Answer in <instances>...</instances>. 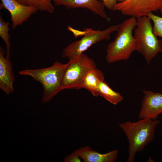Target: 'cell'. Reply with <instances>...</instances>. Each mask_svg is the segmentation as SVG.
<instances>
[{"label":"cell","instance_id":"9c48e42d","mask_svg":"<svg viewBox=\"0 0 162 162\" xmlns=\"http://www.w3.org/2000/svg\"><path fill=\"white\" fill-rule=\"evenodd\" d=\"M144 97L138 115L139 119H156L162 113V93L143 90Z\"/></svg>","mask_w":162,"mask_h":162},{"label":"cell","instance_id":"8992f818","mask_svg":"<svg viewBox=\"0 0 162 162\" xmlns=\"http://www.w3.org/2000/svg\"><path fill=\"white\" fill-rule=\"evenodd\" d=\"M95 68L96 65L94 60L84 53L77 58L69 60L62 78V90L82 88L87 74Z\"/></svg>","mask_w":162,"mask_h":162},{"label":"cell","instance_id":"5b68a950","mask_svg":"<svg viewBox=\"0 0 162 162\" xmlns=\"http://www.w3.org/2000/svg\"><path fill=\"white\" fill-rule=\"evenodd\" d=\"M134 32L136 41V50L149 64L159 52H162V41L153 33L151 20L146 16L136 18Z\"/></svg>","mask_w":162,"mask_h":162},{"label":"cell","instance_id":"30bf717a","mask_svg":"<svg viewBox=\"0 0 162 162\" xmlns=\"http://www.w3.org/2000/svg\"><path fill=\"white\" fill-rule=\"evenodd\" d=\"M15 80L10 55H5L4 50L0 47V88L8 95L14 91Z\"/></svg>","mask_w":162,"mask_h":162},{"label":"cell","instance_id":"5bb4252c","mask_svg":"<svg viewBox=\"0 0 162 162\" xmlns=\"http://www.w3.org/2000/svg\"><path fill=\"white\" fill-rule=\"evenodd\" d=\"M98 93V96L103 97L114 105L117 104L123 99V97L120 93L113 90L104 81L100 83Z\"/></svg>","mask_w":162,"mask_h":162},{"label":"cell","instance_id":"6da1fadb","mask_svg":"<svg viewBox=\"0 0 162 162\" xmlns=\"http://www.w3.org/2000/svg\"><path fill=\"white\" fill-rule=\"evenodd\" d=\"M160 123L158 120L144 118L136 122L128 121L118 124L128 141L127 162H134L136 153L144 150L154 140L156 128Z\"/></svg>","mask_w":162,"mask_h":162},{"label":"cell","instance_id":"ffe728a7","mask_svg":"<svg viewBox=\"0 0 162 162\" xmlns=\"http://www.w3.org/2000/svg\"><path fill=\"white\" fill-rule=\"evenodd\" d=\"M125 0H116L118 3H121L124 2Z\"/></svg>","mask_w":162,"mask_h":162},{"label":"cell","instance_id":"3957f363","mask_svg":"<svg viewBox=\"0 0 162 162\" xmlns=\"http://www.w3.org/2000/svg\"><path fill=\"white\" fill-rule=\"evenodd\" d=\"M68 65L56 61L51 66L41 69H25L18 72L22 75L28 76L42 85L43 94L42 104L50 102L59 92L62 91V78Z\"/></svg>","mask_w":162,"mask_h":162},{"label":"cell","instance_id":"9a60e30c","mask_svg":"<svg viewBox=\"0 0 162 162\" xmlns=\"http://www.w3.org/2000/svg\"><path fill=\"white\" fill-rule=\"evenodd\" d=\"M20 3L35 8L38 10L48 13H54L55 7L52 3V0H16Z\"/></svg>","mask_w":162,"mask_h":162},{"label":"cell","instance_id":"7a4b0ae2","mask_svg":"<svg viewBox=\"0 0 162 162\" xmlns=\"http://www.w3.org/2000/svg\"><path fill=\"white\" fill-rule=\"evenodd\" d=\"M137 19L130 17L119 24L115 39L108 45L106 60L109 63L128 59L136 51V41L133 32L136 25Z\"/></svg>","mask_w":162,"mask_h":162},{"label":"cell","instance_id":"4fadbf2b","mask_svg":"<svg viewBox=\"0 0 162 162\" xmlns=\"http://www.w3.org/2000/svg\"><path fill=\"white\" fill-rule=\"evenodd\" d=\"M104 77L102 72L96 68L90 70L86 75L82 84V88L87 89L93 95L98 96V90L99 84L104 81Z\"/></svg>","mask_w":162,"mask_h":162},{"label":"cell","instance_id":"ac0fdd59","mask_svg":"<svg viewBox=\"0 0 162 162\" xmlns=\"http://www.w3.org/2000/svg\"><path fill=\"white\" fill-rule=\"evenodd\" d=\"M80 158L75 151L71 154L65 157L64 162H81Z\"/></svg>","mask_w":162,"mask_h":162},{"label":"cell","instance_id":"277c9868","mask_svg":"<svg viewBox=\"0 0 162 162\" xmlns=\"http://www.w3.org/2000/svg\"><path fill=\"white\" fill-rule=\"evenodd\" d=\"M119 26V24L112 26L103 30H94L92 28H86L84 30L80 31L68 26V30L73 33L75 38L83 37L64 48L63 50L62 57L69 60L78 58L92 46L102 40L110 39L111 34L117 31Z\"/></svg>","mask_w":162,"mask_h":162},{"label":"cell","instance_id":"e0dca14e","mask_svg":"<svg viewBox=\"0 0 162 162\" xmlns=\"http://www.w3.org/2000/svg\"><path fill=\"white\" fill-rule=\"evenodd\" d=\"M149 17L154 23L152 32L156 37L162 38V17L156 15L151 12L147 16Z\"/></svg>","mask_w":162,"mask_h":162},{"label":"cell","instance_id":"d6986e66","mask_svg":"<svg viewBox=\"0 0 162 162\" xmlns=\"http://www.w3.org/2000/svg\"><path fill=\"white\" fill-rule=\"evenodd\" d=\"M98 0L102 1L104 7L108 9L111 10H113L114 6L117 3L116 0Z\"/></svg>","mask_w":162,"mask_h":162},{"label":"cell","instance_id":"52a82bcc","mask_svg":"<svg viewBox=\"0 0 162 162\" xmlns=\"http://www.w3.org/2000/svg\"><path fill=\"white\" fill-rule=\"evenodd\" d=\"M162 8V0H125L117 3L113 10L119 11L124 16L137 18Z\"/></svg>","mask_w":162,"mask_h":162},{"label":"cell","instance_id":"8fae6325","mask_svg":"<svg viewBox=\"0 0 162 162\" xmlns=\"http://www.w3.org/2000/svg\"><path fill=\"white\" fill-rule=\"evenodd\" d=\"M52 2L56 6H62L68 9L85 8L108 21L110 20L104 10L102 2L98 0H52Z\"/></svg>","mask_w":162,"mask_h":162},{"label":"cell","instance_id":"ba28073f","mask_svg":"<svg viewBox=\"0 0 162 162\" xmlns=\"http://www.w3.org/2000/svg\"><path fill=\"white\" fill-rule=\"evenodd\" d=\"M0 8H4L10 13L13 28L21 25L36 13L35 8L22 4L16 0H1Z\"/></svg>","mask_w":162,"mask_h":162},{"label":"cell","instance_id":"2e32d148","mask_svg":"<svg viewBox=\"0 0 162 162\" xmlns=\"http://www.w3.org/2000/svg\"><path fill=\"white\" fill-rule=\"evenodd\" d=\"M9 23L4 21L2 15L0 16V36L4 42L6 47V54L10 55V44L9 31Z\"/></svg>","mask_w":162,"mask_h":162},{"label":"cell","instance_id":"44dd1931","mask_svg":"<svg viewBox=\"0 0 162 162\" xmlns=\"http://www.w3.org/2000/svg\"><path fill=\"white\" fill-rule=\"evenodd\" d=\"M160 12L162 13V8L160 10Z\"/></svg>","mask_w":162,"mask_h":162},{"label":"cell","instance_id":"7c38bea8","mask_svg":"<svg viewBox=\"0 0 162 162\" xmlns=\"http://www.w3.org/2000/svg\"><path fill=\"white\" fill-rule=\"evenodd\" d=\"M75 151L84 162H113L117 158L118 153V150L115 149L101 154L87 146L81 147Z\"/></svg>","mask_w":162,"mask_h":162}]
</instances>
